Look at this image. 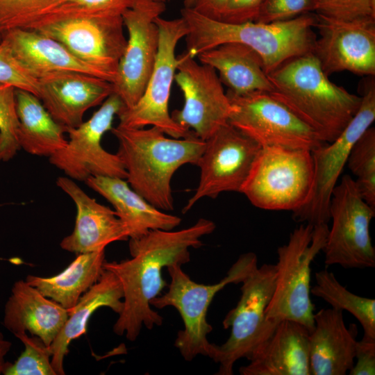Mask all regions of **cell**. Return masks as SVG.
Returning a JSON list of instances; mask_svg holds the SVG:
<instances>
[{
    "label": "cell",
    "instance_id": "6da1fadb",
    "mask_svg": "<svg viewBox=\"0 0 375 375\" xmlns=\"http://www.w3.org/2000/svg\"><path fill=\"white\" fill-rule=\"evenodd\" d=\"M215 224L200 218L190 227L173 231L151 230L138 238H130L131 258L108 262L103 267L119 279L123 290L124 306L113 326L114 333L135 341L142 326L152 329L162 324V317L154 311L150 301L167 286L162 269L174 264L190 260V248L203 245L201 238L212 233Z\"/></svg>",
    "mask_w": 375,
    "mask_h": 375
},
{
    "label": "cell",
    "instance_id": "7a4b0ae2",
    "mask_svg": "<svg viewBox=\"0 0 375 375\" xmlns=\"http://www.w3.org/2000/svg\"><path fill=\"white\" fill-rule=\"evenodd\" d=\"M267 76L270 94L326 143L340 135L361 104V96L329 80L312 52L288 60Z\"/></svg>",
    "mask_w": 375,
    "mask_h": 375
},
{
    "label": "cell",
    "instance_id": "3957f363",
    "mask_svg": "<svg viewBox=\"0 0 375 375\" xmlns=\"http://www.w3.org/2000/svg\"><path fill=\"white\" fill-rule=\"evenodd\" d=\"M119 144L117 156L127 173L130 186L156 208L174 209L171 181L179 167L197 165L205 140L193 131L181 138H169L159 128H126L110 130Z\"/></svg>",
    "mask_w": 375,
    "mask_h": 375
},
{
    "label": "cell",
    "instance_id": "277c9868",
    "mask_svg": "<svg viewBox=\"0 0 375 375\" xmlns=\"http://www.w3.org/2000/svg\"><path fill=\"white\" fill-rule=\"evenodd\" d=\"M181 13L188 26L185 52L190 57L224 43L238 42L259 54L267 74L292 58L312 52L317 39L315 16L309 13L281 22L238 24L208 18L192 8H183Z\"/></svg>",
    "mask_w": 375,
    "mask_h": 375
},
{
    "label": "cell",
    "instance_id": "5b68a950",
    "mask_svg": "<svg viewBox=\"0 0 375 375\" xmlns=\"http://www.w3.org/2000/svg\"><path fill=\"white\" fill-rule=\"evenodd\" d=\"M328 231L327 224H302L290 233L289 240L277 249L275 286L265 310L269 321L290 319L314 328V304L310 299V265L323 250Z\"/></svg>",
    "mask_w": 375,
    "mask_h": 375
},
{
    "label": "cell",
    "instance_id": "8992f818",
    "mask_svg": "<svg viewBox=\"0 0 375 375\" xmlns=\"http://www.w3.org/2000/svg\"><path fill=\"white\" fill-rule=\"evenodd\" d=\"M258 265L257 256L252 252L241 255L219 283L206 285L192 281L181 268L174 264L167 267L171 278L167 291L155 297L150 305L157 308H175L181 315L184 328L177 333L174 346L186 361L198 355L209 356L211 343L207 335L212 330L206 319L208 308L216 295L230 283H242Z\"/></svg>",
    "mask_w": 375,
    "mask_h": 375
},
{
    "label": "cell",
    "instance_id": "52a82bcc",
    "mask_svg": "<svg viewBox=\"0 0 375 375\" xmlns=\"http://www.w3.org/2000/svg\"><path fill=\"white\" fill-rule=\"evenodd\" d=\"M314 175L311 151L261 147L240 193L258 208L294 212L308 202Z\"/></svg>",
    "mask_w": 375,
    "mask_h": 375
},
{
    "label": "cell",
    "instance_id": "ba28073f",
    "mask_svg": "<svg viewBox=\"0 0 375 375\" xmlns=\"http://www.w3.org/2000/svg\"><path fill=\"white\" fill-rule=\"evenodd\" d=\"M275 281L276 265L263 264L253 267L242 281L240 299L222 322L224 329L231 328L230 336L221 345L211 343L208 357L219 364L216 374L232 375L235 362L247 359L273 333L278 322L267 320L265 310Z\"/></svg>",
    "mask_w": 375,
    "mask_h": 375
},
{
    "label": "cell",
    "instance_id": "9c48e42d",
    "mask_svg": "<svg viewBox=\"0 0 375 375\" xmlns=\"http://www.w3.org/2000/svg\"><path fill=\"white\" fill-rule=\"evenodd\" d=\"M121 15H44L26 28L63 44L75 56L114 82L127 39Z\"/></svg>",
    "mask_w": 375,
    "mask_h": 375
},
{
    "label": "cell",
    "instance_id": "30bf717a",
    "mask_svg": "<svg viewBox=\"0 0 375 375\" xmlns=\"http://www.w3.org/2000/svg\"><path fill=\"white\" fill-rule=\"evenodd\" d=\"M156 24L159 42L152 72L140 99L117 115L118 125L126 128L149 125L160 128L172 138H185L192 131L185 130L173 120L168 104L178 65L176 49L178 42L188 33V26L181 16L172 19L158 17Z\"/></svg>",
    "mask_w": 375,
    "mask_h": 375
},
{
    "label": "cell",
    "instance_id": "8fae6325",
    "mask_svg": "<svg viewBox=\"0 0 375 375\" xmlns=\"http://www.w3.org/2000/svg\"><path fill=\"white\" fill-rule=\"evenodd\" d=\"M329 215L332 225L323 249L325 264L347 269L374 267L375 249L369 224L375 209L364 200L354 179L348 174L332 191Z\"/></svg>",
    "mask_w": 375,
    "mask_h": 375
},
{
    "label": "cell",
    "instance_id": "7c38bea8",
    "mask_svg": "<svg viewBox=\"0 0 375 375\" xmlns=\"http://www.w3.org/2000/svg\"><path fill=\"white\" fill-rule=\"evenodd\" d=\"M226 94L233 107L228 123L261 147L313 151L326 142L269 92Z\"/></svg>",
    "mask_w": 375,
    "mask_h": 375
},
{
    "label": "cell",
    "instance_id": "4fadbf2b",
    "mask_svg": "<svg viewBox=\"0 0 375 375\" xmlns=\"http://www.w3.org/2000/svg\"><path fill=\"white\" fill-rule=\"evenodd\" d=\"M362 86L360 106L344 131L333 142L311 151L315 173L313 188L308 202L292 212L297 222L317 226L330 221L332 191L353 146L375 119L374 76H367Z\"/></svg>",
    "mask_w": 375,
    "mask_h": 375
},
{
    "label": "cell",
    "instance_id": "5bb4252c",
    "mask_svg": "<svg viewBox=\"0 0 375 375\" xmlns=\"http://www.w3.org/2000/svg\"><path fill=\"white\" fill-rule=\"evenodd\" d=\"M125 108L121 98L111 94L88 120L67 128V144L49 158V162L74 181L85 182L92 176L126 179L127 173L119 157L101 145L103 136L112 128L115 117Z\"/></svg>",
    "mask_w": 375,
    "mask_h": 375
},
{
    "label": "cell",
    "instance_id": "9a60e30c",
    "mask_svg": "<svg viewBox=\"0 0 375 375\" xmlns=\"http://www.w3.org/2000/svg\"><path fill=\"white\" fill-rule=\"evenodd\" d=\"M261 147L228 122L205 140L197 162L199 185L182 209L188 212L204 197L215 199L225 192L240 193Z\"/></svg>",
    "mask_w": 375,
    "mask_h": 375
},
{
    "label": "cell",
    "instance_id": "2e32d148",
    "mask_svg": "<svg viewBox=\"0 0 375 375\" xmlns=\"http://www.w3.org/2000/svg\"><path fill=\"white\" fill-rule=\"evenodd\" d=\"M166 10L165 3L135 0L122 14L128 32L124 51L113 82L114 93L131 108L140 99L152 72L159 42L156 19Z\"/></svg>",
    "mask_w": 375,
    "mask_h": 375
},
{
    "label": "cell",
    "instance_id": "e0dca14e",
    "mask_svg": "<svg viewBox=\"0 0 375 375\" xmlns=\"http://www.w3.org/2000/svg\"><path fill=\"white\" fill-rule=\"evenodd\" d=\"M177 58L174 81L183 92L184 105L172 112V118L206 140L228 123L232 105L212 67L197 62L185 51Z\"/></svg>",
    "mask_w": 375,
    "mask_h": 375
},
{
    "label": "cell",
    "instance_id": "ac0fdd59",
    "mask_svg": "<svg viewBox=\"0 0 375 375\" xmlns=\"http://www.w3.org/2000/svg\"><path fill=\"white\" fill-rule=\"evenodd\" d=\"M313 54L328 76L348 71L375 76V18L341 20L316 14Z\"/></svg>",
    "mask_w": 375,
    "mask_h": 375
},
{
    "label": "cell",
    "instance_id": "d6986e66",
    "mask_svg": "<svg viewBox=\"0 0 375 375\" xmlns=\"http://www.w3.org/2000/svg\"><path fill=\"white\" fill-rule=\"evenodd\" d=\"M38 97L60 124L74 128L83 121L85 112L101 104L114 92L113 83L77 72H56L38 79Z\"/></svg>",
    "mask_w": 375,
    "mask_h": 375
},
{
    "label": "cell",
    "instance_id": "ffe728a7",
    "mask_svg": "<svg viewBox=\"0 0 375 375\" xmlns=\"http://www.w3.org/2000/svg\"><path fill=\"white\" fill-rule=\"evenodd\" d=\"M56 184L76 208L73 231L60 243L63 250L76 253L93 252L105 249L112 242L128 239L115 210L98 203L67 176L58 177Z\"/></svg>",
    "mask_w": 375,
    "mask_h": 375
},
{
    "label": "cell",
    "instance_id": "44dd1931",
    "mask_svg": "<svg viewBox=\"0 0 375 375\" xmlns=\"http://www.w3.org/2000/svg\"><path fill=\"white\" fill-rule=\"evenodd\" d=\"M356 325L347 328L343 311L321 309L314 314V328L309 334L310 375H345L354 365Z\"/></svg>",
    "mask_w": 375,
    "mask_h": 375
},
{
    "label": "cell",
    "instance_id": "7402d4cb",
    "mask_svg": "<svg viewBox=\"0 0 375 375\" xmlns=\"http://www.w3.org/2000/svg\"><path fill=\"white\" fill-rule=\"evenodd\" d=\"M303 324L280 321L269 338L240 368L241 375H310L308 338Z\"/></svg>",
    "mask_w": 375,
    "mask_h": 375
},
{
    "label": "cell",
    "instance_id": "603a6c76",
    "mask_svg": "<svg viewBox=\"0 0 375 375\" xmlns=\"http://www.w3.org/2000/svg\"><path fill=\"white\" fill-rule=\"evenodd\" d=\"M68 310L26 281L13 284L3 324L14 335L26 331L50 346L68 318Z\"/></svg>",
    "mask_w": 375,
    "mask_h": 375
},
{
    "label": "cell",
    "instance_id": "cb8c5ba5",
    "mask_svg": "<svg viewBox=\"0 0 375 375\" xmlns=\"http://www.w3.org/2000/svg\"><path fill=\"white\" fill-rule=\"evenodd\" d=\"M85 183L112 205L128 238H140L151 230L171 231L181 222L179 217L167 214L151 204L124 178L92 176Z\"/></svg>",
    "mask_w": 375,
    "mask_h": 375
},
{
    "label": "cell",
    "instance_id": "d4e9b609",
    "mask_svg": "<svg viewBox=\"0 0 375 375\" xmlns=\"http://www.w3.org/2000/svg\"><path fill=\"white\" fill-rule=\"evenodd\" d=\"M1 38L18 62L37 79L53 72L71 71L108 81L103 73L75 56L60 42L37 31L17 28Z\"/></svg>",
    "mask_w": 375,
    "mask_h": 375
},
{
    "label": "cell",
    "instance_id": "484cf974",
    "mask_svg": "<svg viewBox=\"0 0 375 375\" xmlns=\"http://www.w3.org/2000/svg\"><path fill=\"white\" fill-rule=\"evenodd\" d=\"M124 293L117 276L104 269L99 279L68 310V318L50 345L51 365L57 375L65 374L63 362L72 340L87 332L88 321L99 308L108 307L118 315L124 306Z\"/></svg>",
    "mask_w": 375,
    "mask_h": 375
},
{
    "label": "cell",
    "instance_id": "4316f807",
    "mask_svg": "<svg viewBox=\"0 0 375 375\" xmlns=\"http://www.w3.org/2000/svg\"><path fill=\"white\" fill-rule=\"evenodd\" d=\"M197 58L212 67L222 83L235 94L252 92H270L273 86L266 74L259 54L238 42H227L203 51Z\"/></svg>",
    "mask_w": 375,
    "mask_h": 375
},
{
    "label": "cell",
    "instance_id": "83f0119b",
    "mask_svg": "<svg viewBox=\"0 0 375 375\" xmlns=\"http://www.w3.org/2000/svg\"><path fill=\"white\" fill-rule=\"evenodd\" d=\"M18 143L29 154L49 158L65 147L67 128L58 123L33 93L15 88Z\"/></svg>",
    "mask_w": 375,
    "mask_h": 375
},
{
    "label": "cell",
    "instance_id": "f1b7e54d",
    "mask_svg": "<svg viewBox=\"0 0 375 375\" xmlns=\"http://www.w3.org/2000/svg\"><path fill=\"white\" fill-rule=\"evenodd\" d=\"M105 249L78 253L67 267L51 277L28 275L26 281L44 296L72 309L82 294L99 279L104 271Z\"/></svg>",
    "mask_w": 375,
    "mask_h": 375
},
{
    "label": "cell",
    "instance_id": "f546056e",
    "mask_svg": "<svg viewBox=\"0 0 375 375\" xmlns=\"http://www.w3.org/2000/svg\"><path fill=\"white\" fill-rule=\"evenodd\" d=\"M315 285L310 294L322 299L331 308L350 312L361 324L363 337L375 339V299L362 297L349 291L326 269L315 274Z\"/></svg>",
    "mask_w": 375,
    "mask_h": 375
},
{
    "label": "cell",
    "instance_id": "4dcf8cb0",
    "mask_svg": "<svg viewBox=\"0 0 375 375\" xmlns=\"http://www.w3.org/2000/svg\"><path fill=\"white\" fill-rule=\"evenodd\" d=\"M347 164L364 200L375 209V128L369 127L353 146Z\"/></svg>",
    "mask_w": 375,
    "mask_h": 375
},
{
    "label": "cell",
    "instance_id": "1f68e13d",
    "mask_svg": "<svg viewBox=\"0 0 375 375\" xmlns=\"http://www.w3.org/2000/svg\"><path fill=\"white\" fill-rule=\"evenodd\" d=\"M15 336L24 344V350L14 363L7 362L3 375H57L51 362L50 346L26 332Z\"/></svg>",
    "mask_w": 375,
    "mask_h": 375
},
{
    "label": "cell",
    "instance_id": "d6a6232c",
    "mask_svg": "<svg viewBox=\"0 0 375 375\" xmlns=\"http://www.w3.org/2000/svg\"><path fill=\"white\" fill-rule=\"evenodd\" d=\"M19 125L15 88L0 83V161H9L20 150Z\"/></svg>",
    "mask_w": 375,
    "mask_h": 375
},
{
    "label": "cell",
    "instance_id": "836d02e7",
    "mask_svg": "<svg viewBox=\"0 0 375 375\" xmlns=\"http://www.w3.org/2000/svg\"><path fill=\"white\" fill-rule=\"evenodd\" d=\"M57 0H0V35L14 29L26 28Z\"/></svg>",
    "mask_w": 375,
    "mask_h": 375
},
{
    "label": "cell",
    "instance_id": "e575fe53",
    "mask_svg": "<svg viewBox=\"0 0 375 375\" xmlns=\"http://www.w3.org/2000/svg\"><path fill=\"white\" fill-rule=\"evenodd\" d=\"M134 1L135 0H57L54 6L44 12L41 16L44 15L66 14L122 16V14L133 6Z\"/></svg>",
    "mask_w": 375,
    "mask_h": 375
},
{
    "label": "cell",
    "instance_id": "d590c367",
    "mask_svg": "<svg viewBox=\"0 0 375 375\" xmlns=\"http://www.w3.org/2000/svg\"><path fill=\"white\" fill-rule=\"evenodd\" d=\"M0 83L24 90L38 96V79L18 62L8 44L3 39L0 42Z\"/></svg>",
    "mask_w": 375,
    "mask_h": 375
},
{
    "label": "cell",
    "instance_id": "8d00e7d4",
    "mask_svg": "<svg viewBox=\"0 0 375 375\" xmlns=\"http://www.w3.org/2000/svg\"><path fill=\"white\" fill-rule=\"evenodd\" d=\"M316 14L352 20L375 18V0H315Z\"/></svg>",
    "mask_w": 375,
    "mask_h": 375
},
{
    "label": "cell",
    "instance_id": "74e56055",
    "mask_svg": "<svg viewBox=\"0 0 375 375\" xmlns=\"http://www.w3.org/2000/svg\"><path fill=\"white\" fill-rule=\"evenodd\" d=\"M315 10V0H264L256 22L285 21Z\"/></svg>",
    "mask_w": 375,
    "mask_h": 375
},
{
    "label": "cell",
    "instance_id": "f35d334b",
    "mask_svg": "<svg viewBox=\"0 0 375 375\" xmlns=\"http://www.w3.org/2000/svg\"><path fill=\"white\" fill-rule=\"evenodd\" d=\"M264 0H227L219 21L228 24L256 22Z\"/></svg>",
    "mask_w": 375,
    "mask_h": 375
},
{
    "label": "cell",
    "instance_id": "ab89813d",
    "mask_svg": "<svg viewBox=\"0 0 375 375\" xmlns=\"http://www.w3.org/2000/svg\"><path fill=\"white\" fill-rule=\"evenodd\" d=\"M355 360L350 375L375 374V339L363 337L357 341Z\"/></svg>",
    "mask_w": 375,
    "mask_h": 375
},
{
    "label": "cell",
    "instance_id": "60d3db41",
    "mask_svg": "<svg viewBox=\"0 0 375 375\" xmlns=\"http://www.w3.org/2000/svg\"><path fill=\"white\" fill-rule=\"evenodd\" d=\"M227 0H197L193 8L199 14L215 20H219Z\"/></svg>",
    "mask_w": 375,
    "mask_h": 375
},
{
    "label": "cell",
    "instance_id": "b9f144b4",
    "mask_svg": "<svg viewBox=\"0 0 375 375\" xmlns=\"http://www.w3.org/2000/svg\"><path fill=\"white\" fill-rule=\"evenodd\" d=\"M11 342L4 338L1 332H0V374H3L7 361L5 358L9 352L11 347Z\"/></svg>",
    "mask_w": 375,
    "mask_h": 375
},
{
    "label": "cell",
    "instance_id": "7bdbcfd3",
    "mask_svg": "<svg viewBox=\"0 0 375 375\" xmlns=\"http://www.w3.org/2000/svg\"><path fill=\"white\" fill-rule=\"evenodd\" d=\"M197 0H183L184 8H192Z\"/></svg>",
    "mask_w": 375,
    "mask_h": 375
},
{
    "label": "cell",
    "instance_id": "ee69618b",
    "mask_svg": "<svg viewBox=\"0 0 375 375\" xmlns=\"http://www.w3.org/2000/svg\"><path fill=\"white\" fill-rule=\"evenodd\" d=\"M155 1L166 3V2L169 1V0H155Z\"/></svg>",
    "mask_w": 375,
    "mask_h": 375
},
{
    "label": "cell",
    "instance_id": "f6af8a7d",
    "mask_svg": "<svg viewBox=\"0 0 375 375\" xmlns=\"http://www.w3.org/2000/svg\"><path fill=\"white\" fill-rule=\"evenodd\" d=\"M1 40H2V38H1V36L0 35V42H1Z\"/></svg>",
    "mask_w": 375,
    "mask_h": 375
}]
</instances>
